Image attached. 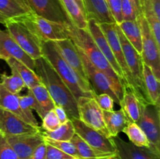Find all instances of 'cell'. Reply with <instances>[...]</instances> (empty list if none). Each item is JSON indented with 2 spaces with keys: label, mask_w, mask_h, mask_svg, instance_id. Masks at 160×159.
<instances>
[{
  "label": "cell",
  "mask_w": 160,
  "mask_h": 159,
  "mask_svg": "<svg viewBox=\"0 0 160 159\" xmlns=\"http://www.w3.org/2000/svg\"><path fill=\"white\" fill-rule=\"evenodd\" d=\"M4 26L19 46L33 60L42 57V46L44 41L33 31L23 16L17 18L7 19Z\"/></svg>",
  "instance_id": "4"
},
{
  "label": "cell",
  "mask_w": 160,
  "mask_h": 159,
  "mask_svg": "<svg viewBox=\"0 0 160 159\" xmlns=\"http://www.w3.org/2000/svg\"><path fill=\"white\" fill-rule=\"evenodd\" d=\"M74 127L75 133L97 151L107 154H116L117 148L112 137L105 136L102 132L87 126L79 118H70Z\"/></svg>",
  "instance_id": "10"
},
{
  "label": "cell",
  "mask_w": 160,
  "mask_h": 159,
  "mask_svg": "<svg viewBox=\"0 0 160 159\" xmlns=\"http://www.w3.org/2000/svg\"><path fill=\"white\" fill-rule=\"evenodd\" d=\"M42 123L41 128L44 129V131H48V132L53 131L61 125L53 109L47 112L45 116L42 118Z\"/></svg>",
  "instance_id": "38"
},
{
  "label": "cell",
  "mask_w": 160,
  "mask_h": 159,
  "mask_svg": "<svg viewBox=\"0 0 160 159\" xmlns=\"http://www.w3.org/2000/svg\"><path fill=\"white\" fill-rule=\"evenodd\" d=\"M31 10L38 17L59 23H69L58 0H28Z\"/></svg>",
  "instance_id": "17"
},
{
  "label": "cell",
  "mask_w": 160,
  "mask_h": 159,
  "mask_svg": "<svg viewBox=\"0 0 160 159\" xmlns=\"http://www.w3.org/2000/svg\"><path fill=\"white\" fill-rule=\"evenodd\" d=\"M70 141L74 144L82 159H115L116 154H104L94 149L76 133L72 137Z\"/></svg>",
  "instance_id": "28"
},
{
  "label": "cell",
  "mask_w": 160,
  "mask_h": 159,
  "mask_svg": "<svg viewBox=\"0 0 160 159\" xmlns=\"http://www.w3.org/2000/svg\"><path fill=\"white\" fill-rule=\"evenodd\" d=\"M5 62L7 63L11 70L15 71L20 76L28 89H31L42 84L38 75L20 61L13 58H7Z\"/></svg>",
  "instance_id": "26"
},
{
  "label": "cell",
  "mask_w": 160,
  "mask_h": 159,
  "mask_svg": "<svg viewBox=\"0 0 160 159\" xmlns=\"http://www.w3.org/2000/svg\"><path fill=\"white\" fill-rule=\"evenodd\" d=\"M11 75H7L6 72L0 74V83L5 88L13 94H19L26 87L24 82L20 76L13 70H11Z\"/></svg>",
  "instance_id": "32"
},
{
  "label": "cell",
  "mask_w": 160,
  "mask_h": 159,
  "mask_svg": "<svg viewBox=\"0 0 160 159\" xmlns=\"http://www.w3.org/2000/svg\"><path fill=\"white\" fill-rule=\"evenodd\" d=\"M42 134L43 137H48L54 140H61V141H70L72 137L74 136L75 130L72 122L70 120L67 123L61 124L59 127L53 131H42Z\"/></svg>",
  "instance_id": "31"
},
{
  "label": "cell",
  "mask_w": 160,
  "mask_h": 159,
  "mask_svg": "<svg viewBox=\"0 0 160 159\" xmlns=\"http://www.w3.org/2000/svg\"><path fill=\"white\" fill-rule=\"evenodd\" d=\"M131 2V3L134 6V9H135L136 12L138 14V17L139 16L142 15V7H141V1L142 0H130Z\"/></svg>",
  "instance_id": "44"
},
{
  "label": "cell",
  "mask_w": 160,
  "mask_h": 159,
  "mask_svg": "<svg viewBox=\"0 0 160 159\" xmlns=\"http://www.w3.org/2000/svg\"><path fill=\"white\" fill-rule=\"evenodd\" d=\"M6 20H7V19L5 18V17H3V16L0 15V23H1V24L4 25V24H5V23H6Z\"/></svg>",
  "instance_id": "47"
},
{
  "label": "cell",
  "mask_w": 160,
  "mask_h": 159,
  "mask_svg": "<svg viewBox=\"0 0 160 159\" xmlns=\"http://www.w3.org/2000/svg\"><path fill=\"white\" fill-rule=\"evenodd\" d=\"M103 118L108 134L110 137L119 136V133L131 122L122 108L117 111L103 112Z\"/></svg>",
  "instance_id": "24"
},
{
  "label": "cell",
  "mask_w": 160,
  "mask_h": 159,
  "mask_svg": "<svg viewBox=\"0 0 160 159\" xmlns=\"http://www.w3.org/2000/svg\"><path fill=\"white\" fill-rule=\"evenodd\" d=\"M149 141V150L160 157V111L159 104L146 103L137 123Z\"/></svg>",
  "instance_id": "5"
},
{
  "label": "cell",
  "mask_w": 160,
  "mask_h": 159,
  "mask_svg": "<svg viewBox=\"0 0 160 159\" xmlns=\"http://www.w3.org/2000/svg\"><path fill=\"white\" fill-rule=\"evenodd\" d=\"M87 31H88L91 37H92L93 41H95V45H97V47L99 48L103 55L107 59L109 63L110 64L112 68L113 69L115 73L117 74V76L122 80L123 83V76L121 69H120V65H118L113 54H112L110 46H109V43L106 40L104 34L102 31L98 23H97L93 19H88V20ZM123 85H124V84H123Z\"/></svg>",
  "instance_id": "16"
},
{
  "label": "cell",
  "mask_w": 160,
  "mask_h": 159,
  "mask_svg": "<svg viewBox=\"0 0 160 159\" xmlns=\"http://www.w3.org/2000/svg\"><path fill=\"white\" fill-rule=\"evenodd\" d=\"M28 90H29L31 92V94L34 95V97L37 100L39 105L41 106L45 114H46L49 111L52 110L56 104H55L53 100L52 99L46 87L43 84H42L31 89H28Z\"/></svg>",
  "instance_id": "33"
},
{
  "label": "cell",
  "mask_w": 160,
  "mask_h": 159,
  "mask_svg": "<svg viewBox=\"0 0 160 159\" xmlns=\"http://www.w3.org/2000/svg\"><path fill=\"white\" fill-rule=\"evenodd\" d=\"M67 35L73 43L82 51L89 62L98 70L102 72L112 81L116 87L123 93V83L117 76L110 64L106 59L87 30L80 29L71 23H66Z\"/></svg>",
  "instance_id": "3"
},
{
  "label": "cell",
  "mask_w": 160,
  "mask_h": 159,
  "mask_svg": "<svg viewBox=\"0 0 160 159\" xmlns=\"http://www.w3.org/2000/svg\"><path fill=\"white\" fill-rule=\"evenodd\" d=\"M117 33H118L120 44H121L125 62H126L127 66L129 69L130 73H131V76H132L133 80H134V84H135L136 90H137L138 94L145 102L149 103L146 98L145 88H144L143 74H142L143 62H142V56L136 51L135 48L131 45V43L128 41V39L125 37V36L123 35L121 30L119 28L117 24Z\"/></svg>",
  "instance_id": "7"
},
{
  "label": "cell",
  "mask_w": 160,
  "mask_h": 159,
  "mask_svg": "<svg viewBox=\"0 0 160 159\" xmlns=\"http://www.w3.org/2000/svg\"><path fill=\"white\" fill-rule=\"evenodd\" d=\"M120 12L123 21H134L137 20L138 14L134 6L130 0H121Z\"/></svg>",
  "instance_id": "37"
},
{
  "label": "cell",
  "mask_w": 160,
  "mask_h": 159,
  "mask_svg": "<svg viewBox=\"0 0 160 159\" xmlns=\"http://www.w3.org/2000/svg\"><path fill=\"white\" fill-rule=\"evenodd\" d=\"M54 45L59 51V54L62 59L80 75L82 78L88 80L84 71V65L81 55L77 49L76 46L70 38H66L63 40L56 41Z\"/></svg>",
  "instance_id": "18"
},
{
  "label": "cell",
  "mask_w": 160,
  "mask_h": 159,
  "mask_svg": "<svg viewBox=\"0 0 160 159\" xmlns=\"http://www.w3.org/2000/svg\"><path fill=\"white\" fill-rule=\"evenodd\" d=\"M76 48L82 59L88 81L90 84L95 94H107L110 95L114 101L120 105V100L123 96V92L120 91L116 87L112 81L105 73L95 68L78 47L76 46Z\"/></svg>",
  "instance_id": "6"
},
{
  "label": "cell",
  "mask_w": 160,
  "mask_h": 159,
  "mask_svg": "<svg viewBox=\"0 0 160 159\" xmlns=\"http://www.w3.org/2000/svg\"><path fill=\"white\" fill-rule=\"evenodd\" d=\"M19 104H20V109L26 116L28 123L34 127H40L38 122L33 114L32 110L35 111L41 118H43L45 114L41 106L39 105L38 102L35 99L34 95L29 90H28V93L26 94L19 95Z\"/></svg>",
  "instance_id": "22"
},
{
  "label": "cell",
  "mask_w": 160,
  "mask_h": 159,
  "mask_svg": "<svg viewBox=\"0 0 160 159\" xmlns=\"http://www.w3.org/2000/svg\"><path fill=\"white\" fill-rule=\"evenodd\" d=\"M0 59H2V57L1 55H0Z\"/></svg>",
  "instance_id": "48"
},
{
  "label": "cell",
  "mask_w": 160,
  "mask_h": 159,
  "mask_svg": "<svg viewBox=\"0 0 160 159\" xmlns=\"http://www.w3.org/2000/svg\"><path fill=\"white\" fill-rule=\"evenodd\" d=\"M53 111H54L55 114H56V117L59 119L60 124H63V123H67L68 120H70L67 113L66 112L65 109L59 105H55V107L53 108Z\"/></svg>",
  "instance_id": "43"
},
{
  "label": "cell",
  "mask_w": 160,
  "mask_h": 159,
  "mask_svg": "<svg viewBox=\"0 0 160 159\" xmlns=\"http://www.w3.org/2000/svg\"><path fill=\"white\" fill-rule=\"evenodd\" d=\"M79 6V7L81 8V10L84 12L85 14V8H84V0H73ZM86 16V15H85Z\"/></svg>",
  "instance_id": "46"
},
{
  "label": "cell",
  "mask_w": 160,
  "mask_h": 159,
  "mask_svg": "<svg viewBox=\"0 0 160 159\" xmlns=\"http://www.w3.org/2000/svg\"><path fill=\"white\" fill-rule=\"evenodd\" d=\"M45 159H75L72 156L66 154L56 147L46 143V157Z\"/></svg>",
  "instance_id": "41"
},
{
  "label": "cell",
  "mask_w": 160,
  "mask_h": 159,
  "mask_svg": "<svg viewBox=\"0 0 160 159\" xmlns=\"http://www.w3.org/2000/svg\"><path fill=\"white\" fill-rule=\"evenodd\" d=\"M144 88L148 102L152 104H159V80L148 65H142Z\"/></svg>",
  "instance_id": "25"
},
{
  "label": "cell",
  "mask_w": 160,
  "mask_h": 159,
  "mask_svg": "<svg viewBox=\"0 0 160 159\" xmlns=\"http://www.w3.org/2000/svg\"><path fill=\"white\" fill-rule=\"evenodd\" d=\"M46 157V143H41L33 152L31 159H45Z\"/></svg>",
  "instance_id": "42"
},
{
  "label": "cell",
  "mask_w": 160,
  "mask_h": 159,
  "mask_svg": "<svg viewBox=\"0 0 160 159\" xmlns=\"http://www.w3.org/2000/svg\"><path fill=\"white\" fill-rule=\"evenodd\" d=\"M117 153L115 159H155L160 157L152 152L148 147H138L130 142H127L119 136L112 137Z\"/></svg>",
  "instance_id": "19"
},
{
  "label": "cell",
  "mask_w": 160,
  "mask_h": 159,
  "mask_svg": "<svg viewBox=\"0 0 160 159\" xmlns=\"http://www.w3.org/2000/svg\"><path fill=\"white\" fill-rule=\"evenodd\" d=\"M78 102V118L87 126L109 137L104 118L103 111L100 108L93 98L81 97L77 100Z\"/></svg>",
  "instance_id": "12"
},
{
  "label": "cell",
  "mask_w": 160,
  "mask_h": 159,
  "mask_svg": "<svg viewBox=\"0 0 160 159\" xmlns=\"http://www.w3.org/2000/svg\"><path fill=\"white\" fill-rule=\"evenodd\" d=\"M98 24H99L100 28H101L102 31L104 34L109 46H110L112 52L113 54L114 57H115L116 60H117V63H118L120 69H121L122 73H123V84H124V86L129 87L130 88L132 89L134 91H135L137 93L135 84H134V80H133L132 76H131L129 69L127 66L126 62H125L121 44H120L118 33H117V23H98Z\"/></svg>",
  "instance_id": "11"
},
{
  "label": "cell",
  "mask_w": 160,
  "mask_h": 159,
  "mask_svg": "<svg viewBox=\"0 0 160 159\" xmlns=\"http://www.w3.org/2000/svg\"><path fill=\"white\" fill-rule=\"evenodd\" d=\"M146 103L132 89L124 86L120 106L130 121L135 123L138 122L144 104Z\"/></svg>",
  "instance_id": "20"
},
{
  "label": "cell",
  "mask_w": 160,
  "mask_h": 159,
  "mask_svg": "<svg viewBox=\"0 0 160 159\" xmlns=\"http://www.w3.org/2000/svg\"><path fill=\"white\" fill-rule=\"evenodd\" d=\"M0 131L6 135H23L37 133L42 128L28 124L13 112L0 107Z\"/></svg>",
  "instance_id": "13"
},
{
  "label": "cell",
  "mask_w": 160,
  "mask_h": 159,
  "mask_svg": "<svg viewBox=\"0 0 160 159\" xmlns=\"http://www.w3.org/2000/svg\"><path fill=\"white\" fill-rule=\"evenodd\" d=\"M44 141L52 146L56 147V148L59 149L60 151H63L66 154L72 156L75 159H82L81 156L78 154L74 144L71 141H61V140H54L52 139L48 138V137H43Z\"/></svg>",
  "instance_id": "35"
},
{
  "label": "cell",
  "mask_w": 160,
  "mask_h": 159,
  "mask_svg": "<svg viewBox=\"0 0 160 159\" xmlns=\"http://www.w3.org/2000/svg\"><path fill=\"white\" fill-rule=\"evenodd\" d=\"M30 13L15 0H0V15L6 19L17 18Z\"/></svg>",
  "instance_id": "34"
},
{
  "label": "cell",
  "mask_w": 160,
  "mask_h": 159,
  "mask_svg": "<svg viewBox=\"0 0 160 159\" xmlns=\"http://www.w3.org/2000/svg\"><path fill=\"white\" fill-rule=\"evenodd\" d=\"M118 26L131 45L141 55L142 50V41L141 29L137 20L134 21H122L118 23Z\"/></svg>",
  "instance_id": "27"
},
{
  "label": "cell",
  "mask_w": 160,
  "mask_h": 159,
  "mask_svg": "<svg viewBox=\"0 0 160 159\" xmlns=\"http://www.w3.org/2000/svg\"><path fill=\"white\" fill-rule=\"evenodd\" d=\"M0 159H19L8 142L6 135L0 131Z\"/></svg>",
  "instance_id": "36"
},
{
  "label": "cell",
  "mask_w": 160,
  "mask_h": 159,
  "mask_svg": "<svg viewBox=\"0 0 160 159\" xmlns=\"http://www.w3.org/2000/svg\"><path fill=\"white\" fill-rule=\"evenodd\" d=\"M108 8L111 12V15L113 17L116 23H120L123 21L120 12L121 0H106Z\"/></svg>",
  "instance_id": "40"
},
{
  "label": "cell",
  "mask_w": 160,
  "mask_h": 159,
  "mask_svg": "<svg viewBox=\"0 0 160 159\" xmlns=\"http://www.w3.org/2000/svg\"><path fill=\"white\" fill-rule=\"evenodd\" d=\"M23 17L42 41H56L69 38L66 23L46 20L34 13H27Z\"/></svg>",
  "instance_id": "9"
},
{
  "label": "cell",
  "mask_w": 160,
  "mask_h": 159,
  "mask_svg": "<svg viewBox=\"0 0 160 159\" xmlns=\"http://www.w3.org/2000/svg\"><path fill=\"white\" fill-rule=\"evenodd\" d=\"M6 137L19 159H31L35 148L44 141L42 131L37 133L6 135Z\"/></svg>",
  "instance_id": "14"
},
{
  "label": "cell",
  "mask_w": 160,
  "mask_h": 159,
  "mask_svg": "<svg viewBox=\"0 0 160 159\" xmlns=\"http://www.w3.org/2000/svg\"><path fill=\"white\" fill-rule=\"evenodd\" d=\"M15 1L17 2L20 6H21L25 10L28 11V12H30V13H34V12H32V10H31V7H30L28 0H15Z\"/></svg>",
  "instance_id": "45"
},
{
  "label": "cell",
  "mask_w": 160,
  "mask_h": 159,
  "mask_svg": "<svg viewBox=\"0 0 160 159\" xmlns=\"http://www.w3.org/2000/svg\"><path fill=\"white\" fill-rule=\"evenodd\" d=\"M42 58L57 73L70 89L76 100L81 97L93 98L95 92L88 80L81 77L61 56L53 41H44L42 46Z\"/></svg>",
  "instance_id": "2"
},
{
  "label": "cell",
  "mask_w": 160,
  "mask_h": 159,
  "mask_svg": "<svg viewBox=\"0 0 160 159\" xmlns=\"http://www.w3.org/2000/svg\"><path fill=\"white\" fill-rule=\"evenodd\" d=\"M87 19H93L98 23H115L106 0H84Z\"/></svg>",
  "instance_id": "21"
},
{
  "label": "cell",
  "mask_w": 160,
  "mask_h": 159,
  "mask_svg": "<svg viewBox=\"0 0 160 159\" xmlns=\"http://www.w3.org/2000/svg\"><path fill=\"white\" fill-rule=\"evenodd\" d=\"M69 23L80 29L87 30L88 19L73 0H58Z\"/></svg>",
  "instance_id": "23"
},
{
  "label": "cell",
  "mask_w": 160,
  "mask_h": 159,
  "mask_svg": "<svg viewBox=\"0 0 160 159\" xmlns=\"http://www.w3.org/2000/svg\"><path fill=\"white\" fill-rule=\"evenodd\" d=\"M34 73L46 87L56 105L65 109L69 118H78V102L70 89L44 58L34 60Z\"/></svg>",
  "instance_id": "1"
},
{
  "label": "cell",
  "mask_w": 160,
  "mask_h": 159,
  "mask_svg": "<svg viewBox=\"0 0 160 159\" xmlns=\"http://www.w3.org/2000/svg\"><path fill=\"white\" fill-rule=\"evenodd\" d=\"M0 107L13 112L14 114L20 117L23 121L28 123L26 116L20 108L19 94H13L8 91L1 83H0Z\"/></svg>",
  "instance_id": "29"
},
{
  "label": "cell",
  "mask_w": 160,
  "mask_h": 159,
  "mask_svg": "<svg viewBox=\"0 0 160 159\" xmlns=\"http://www.w3.org/2000/svg\"><path fill=\"white\" fill-rule=\"evenodd\" d=\"M122 132L126 134L130 143L134 146L138 147H149V141L146 135L137 123L130 122Z\"/></svg>",
  "instance_id": "30"
},
{
  "label": "cell",
  "mask_w": 160,
  "mask_h": 159,
  "mask_svg": "<svg viewBox=\"0 0 160 159\" xmlns=\"http://www.w3.org/2000/svg\"><path fill=\"white\" fill-rule=\"evenodd\" d=\"M93 98L103 112H110L114 110V100L107 94H95Z\"/></svg>",
  "instance_id": "39"
},
{
  "label": "cell",
  "mask_w": 160,
  "mask_h": 159,
  "mask_svg": "<svg viewBox=\"0 0 160 159\" xmlns=\"http://www.w3.org/2000/svg\"><path fill=\"white\" fill-rule=\"evenodd\" d=\"M0 55L2 60L5 61L7 58H13L34 72V60L19 46L6 30L0 29Z\"/></svg>",
  "instance_id": "15"
},
{
  "label": "cell",
  "mask_w": 160,
  "mask_h": 159,
  "mask_svg": "<svg viewBox=\"0 0 160 159\" xmlns=\"http://www.w3.org/2000/svg\"><path fill=\"white\" fill-rule=\"evenodd\" d=\"M137 21L142 34V50L141 56L142 62L148 65L155 76L160 80V46L156 43L145 17L139 16Z\"/></svg>",
  "instance_id": "8"
}]
</instances>
